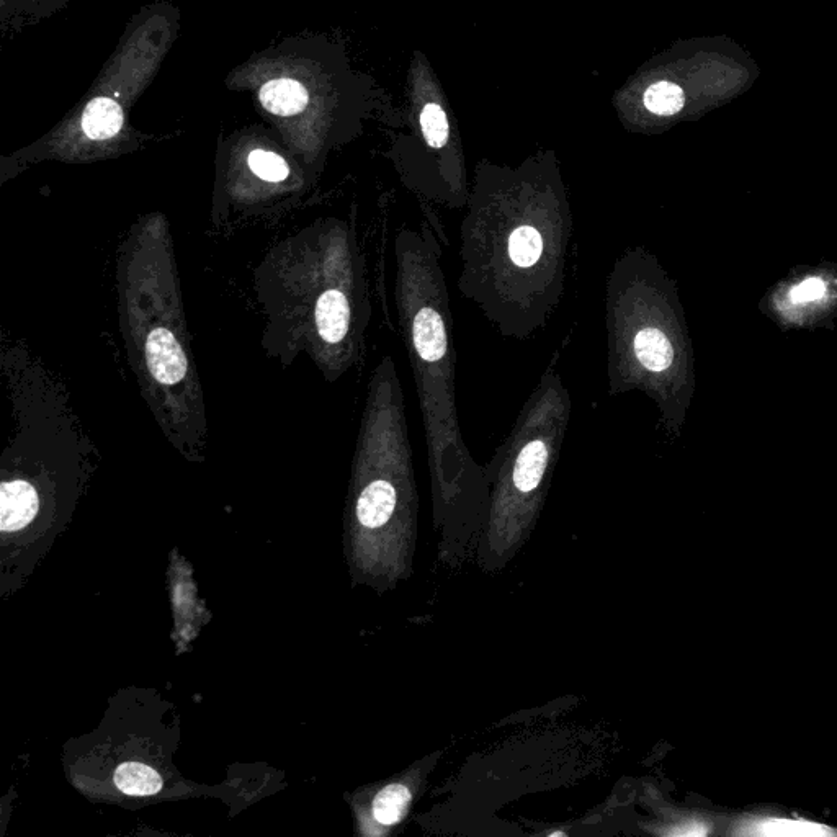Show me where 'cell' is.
I'll list each match as a JSON object with an SVG mask.
<instances>
[{
    "label": "cell",
    "mask_w": 837,
    "mask_h": 837,
    "mask_svg": "<svg viewBox=\"0 0 837 837\" xmlns=\"http://www.w3.org/2000/svg\"><path fill=\"white\" fill-rule=\"evenodd\" d=\"M484 175L460 226L457 288L499 334L527 341L566 290L574 216L558 180Z\"/></svg>",
    "instance_id": "cell-1"
},
{
    "label": "cell",
    "mask_w": 837,
    "mask_h": 837,
    "mask_svg": "<svg viewBox=\"0 0 837 837\" xmlns=\"http://www.w3.org/2000/svg\"><path fill=\"white\" fill-rule=\"evenodd\" d=\"M396 305L426 432L430 465L455 483L473 468L457 409L453 316L434 229H401L396 238Z\"/></svg>",
    "instance_id": "cell-2"
},
{
    "label": "cell",
    "mask_w": 837,
    "mask_h": 837,
    "mask_svg": "<svg viewBox=\"0 0 837 837\" xmlns=\"http://www.w3.org/2000/svg\"><path fill=\"white\" fill-rule=\"evenodd\" d=\"M656 269L648 254L630 249L615 259L605 282L607 385L612 398L630 391L656 396L671 375L677 349L659 305Z\"/></svg>",
    "instance_id": "cell-3"
},
{
    "label": "cell",
    "mask_w": 837,
    "mask_h": 837,
    "mask_svg": "<svg viewBox=\"0 0 837 837\" xmlns=\"http://www.w3.org/2000/svg\"><path fill=\"white\" fill-rule=\"evenodd\" d=\"M409 455H411V444L406 442L394 458L390 476H380V478L372 479L362 489L359 501H357V517H359L360 524L363 527L378 529L393 517L396 506H398V488H396V483L391 479V476L394 475V471L398 470V466L403 463L404 458H408Z\"/></svg>",
    "instance_id": "cell-4"
},
{
    "label": "cell",
    "mask_w": 837,
    "mask_h": 837,
    "mask_svg": "<svg viewBox=\"0 0 837 837\" xmlns=\"http://www.w3.org/2000/svg\"><path fill=\"white\" fill-rule=\"evenodd\" d=\"M146 362L154 380L174 386L187 375L184 349L166 327H156L146 339Z\"/></svg>",
    "instance_id": "cell-5"
},
{
    "label": "cell",
    "mask_w": 837,
    "mask_h": 837,
    "mask_svg": "<svg viewBox=\"0 0 837 837\" xmlns=\"http://www.w3.org/2000/svg\"><path fill=\"white\" fill-rule=\"evenodd\" d=\"M316 327L327 345H342L349 339L354 323V306L341 288L323 291L316 303Z\"/></svg>",
    "instance_id": "cell-6"
},
{
    "label": "cell",
    "mask_w": 837,
    "mask_h": 837,
    "mask_svg": "<svg viewBox=\"0 0 837 837\" xmlns=\"http://www.w3.org/2000/svg\"><path fill=\"white\" fill-rule=\"evenodd\" d=\"M38 512V494L22 479L2 484L0 491V529L17 532L27 527Z\"/></svg>",
    "instance_id": "cell-7"
},
{
    "label": "cell",
    "mask_w": 837,
    "mask_h": 837,
    "mask_svg": "<svg viewBox=\"0 0 837 837\" xmlns=\"http://www.w3.org/2000/svg\"><path fill=\"white\" fill-rule=\"evenodd\" d=\"M260 103L265 110L278 117H293L303 112L308 103V92L300 82L291 79L270 81L260 89Z\"/></svg>",
    "instance_id": "cell-8"
},
{
    "label": "cell",
    "mask_w": 837,
    "mask_h": 837,
    "mask_svg": "<svg viewBox=\"0 0 837 837\" xmlns=\"http://www.w3.org/2000/svg\"><path fill=\"white\" fill-rule=\"evenodd\" d=\"M123 126V112L115 100L97 97L87 105L82 115V130L90 139H110Z\"/></svg>",
    "instance_id": "cell-9"
},
{
    "label": "cell",
    "mask_w": 837,
    "mask_h": 837,
    "mask_svg": "<svg viewBox=\"0 0 837 837\" xmlns=\"http://www.w3.org/2000/svg\"><path fill=\"white\" fill-rule=\"evenodd\" d=\"M115 784L131 797H148L161 790L162 779L153 767L139 762H125L115 772Z\"/></svg>",
    "instance_id": "cell-10"
},
{
    "label": "cell",
    "mask_w": 837,
    "mask_h": 837,
    "mask_svg": "<svg viewBox=\"0 0 837 837\" xmlns=\"http://www.w3.org/2000/svg\"><path fill=\"white\" fill-rule=\"evenodd\" d=\"M741 834L751 836H826L834 834L833 829L824 828L821 824L803 820H780V818H764L744 824Z\"/></svg>",
    "instance_id": "cell-11"
},
{
    "label": "cell",
    "mask_w": 837,
    "mask_h": 837,
    "mask_svg": "<svg viewBox=\"0 0 837 837\" xmlns=\"http://www.w3.org/2000/svg\"><path fill=\"white\" fill-rule=\"evenodd\" d=\"M411 802V792L401 784L383 788L373 802L375 820L385 826L398 823Z\"/></svg>",
    "instance_id": "cell-12"
},
{
    "label": "cell",
    "mask_w": 837,
    "mask_h": 837,
    "mask_svg": "<svg viewBox=\"0 0 837 837\" xmlns=\"http://www.w3.org/2000/svg\"><path fill=\"white\" fill-rule=\"evenodd\" d=\"M685 97L681 87L672 82H656L646 90L645 105L651 113L659 117H671L681 112Z\"/></svg>",
    "instance_id": "cell-13"
},
{
    "label": "cell",
    "mask_w": 837,
    "mask_h": 837,
    "mask_svg": "<svg viewBox=\"0 0 837 837\" xmlns=\"http://www.w3.org/2000/svg\"><path fill=\"white\" fill-rule=\"evenodd\" d=\"M421 128L429 148L440 151L447 146L450 139V125L440 105L427 103L421 113Z\"/></svg>",
    "instance_id": "cell-14"
},
{
    "label": "cell",
    "mask_w": 837,
    "mask_h": 837,
    "mask_svg": "<svg viewBox=\"0 0 837 837\" xmlns=\"http://www.w3.org/2000/svg\"><path fill=\"white\" fill-rule=\"evenodd\" d=\"M249 169L259 177V179L267 180V182H283L290 175L287 162L283 161V157L269 151H262L256 149L249 154Z\"/></svg>",
    "instance_id": "cell-15"
},
{
    "label": "cell",
    "mask_w": 837,
    "mask_h": 837,
    "mask_svg": "<svg viewBox=\"0 0 837 837\" xmlns=\"http://www.w3.org/2000/svg\"><path fill=\"white\" fill-rule=\"evenodd\" d=\"M826 293V285L820 278H808L797 287L790 290V298L793 303H808V301L820 300Z\"/></svg>",
    "instance_id": "cell-16"
},
{
    "label": "cell",
    "mask_w": 837,
    "mask_h": 837,
    "mask_svg": "<svg viewBox=\"0 0 837 837\" xmlns=\"http://www.w3.org/2000/svg\"><path fill=\"white\" fill-rule=\"evenodd\" d=\"M551 836H553V837H556V836H563V833H553V834H551Z\"/></svg>",
    "instance_id": "cell-17"
}]
</instances>
